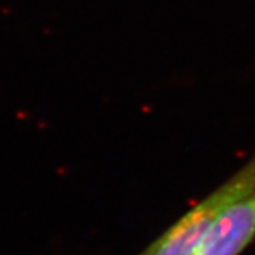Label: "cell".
<instances>
[{
  "instance_id": "obj_1",
  "label": "cell",
  "mask_w": 255,
  "mask_h": 255,
  "mask_svg": "<svg viewBox=\"0 0 255 255\" xmlns=\"http://www.w3.org/2000/svg\"><path fill=\"white\" fill-rule=\"evenodd\" d=\"M255 190V156L209 197L186 213L142 255H197L220 213Z\"/></svg>"
},
{
  "instance_id": "obj_2",
  "label": "cell",
  "mask_w": 255,
  "mask_h": 255,
  "mask_svg": "<svg viewBox=\"0 0 255 255\" xmlns=\"http://www.w3.org/2000/svg\"><path fill=\"white\" fill-rule=\"evenodd\" d=\"M255 238V190L220 213L197 255H240Z\"/></svg>"
}]
</instances>
